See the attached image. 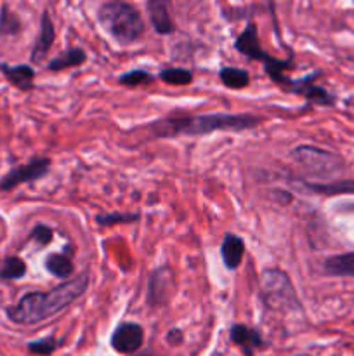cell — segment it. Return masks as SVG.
I'll list each match as a JSON object with an SVG mask.
<instances>
[{"label": "cell", "mask_w": 354, "mask_h": 356, "mask_svg": "<svg viewBox=\"0 0 354 356\" xmlns=\"http://www.w3.org/2000/svg\"><path fill=\"white\" fill-rule=\"evenodd\" d=\"M89 287V275L69 278L65 284L47 292H31L23 296L19 302L7 308V316L17 325H35L65 312L68 306L85 294Z\"/></svg>", "instance_id": "obj_1"}, {"label": "cell", "mask_w": 354, "mask_h": 356, "mask_svg": "<svg viewBox=\"0 0 354 356\" xmlns=\"http://www.w3.org/2000/svg\"><path fill=\"white\" fill-rule=\"evenodd\" d=\"M260 118L252 113H174L149 125L153 136L160 139L177 136H207L212 132H242L255 129Z\"/></svg>", "instance_id": "obj_2"}, {"label": "cell", "mask_w": 354, "mask_h": 356, "mask_svg": "<svg viewBox=\"0 0 354 356\" xmlns=\"http://www.w3.org/2000/svg\"><path fill=\"white\" fill-rule=\"evenodd\" d=\"M101 26L113 40L121 45H130L144 37L146 24L141 13L124 0H111L97 10Z\"/></svg>", "instance_id": "obj_3"}, {"label": "cell", "mask_w": 354, "mask_h": 356, "mask_svg": "<svg viewBox=\"0 0 354 356\" xmlns=\"http://www.w3.org/2000/svg\"><path fill=\"white\" fill-rule=\"evenodd\" d=\"M260 299L274 312H294L301 308L290 277L274 268L264 270L260 275Z\"/></svg>", "instance_id": "obj_4"}, {"label": "cell", "mask_w": 354, "mask_h": 356, "mask_svg": "<svg viewBox=\"0 0 354 356\" xmlns=\"http://www.w3.org/2000/svg\"><path fill=\"white\" fill-rule=\"evenodd\" d=\"M292 159L304 167L309 174L319 177H328L333 174L340 172L344 169V162L339 155L326 149L318 148V146L302 145L292 152Z\"/></svg>", "instance_id": "obj_5"}, {"label": "cell", "mask_w": 354, "mask_h": 356, "mask_svg": "<svg viewBox=\"0 0 354 356\" xmlns=\"http://www.w3.org/2000/svg\"><path fill=\"white\" fill-rule=\"evenodd\" d=\"M49 170H51V160L45 159V156L33 159L28 163H24V165L16 167L10 172H7L2 177V181H0V190L9 191L12 188L19 186V184L33 183V181H38L44 176H47Z\"/></svg>", "instance_id": "obj_6"}, {"label": "cell", "mask_w": 354, "mask_h": 356, "mask_svg": "<svg viewBox=\"0 0 354 356\" xmlns=\"http://www.w3.org/2000/svg\"><path fill=\"white\" fill-rule=\"evenodd\" d=\"M144 344V329L139 323L124 322L115 329L111 336V346L120 355H134Z\"/></svg>", "instance_id": "obj_7"}, {"label": "cell", "mask_w": 354, "mask_h": 356, "mask_svg": "<svg viewBox=\"0 0 354 356\" xmlns=\"http://www.w3.org/2000/svg\"><path fill=\"white\" fill-rule=\"evenodd\" d=\"M146 9L149 14V23L153 30L158 35H172L176 33L177 26L170 14V0H148Z\"/></svg>", "instance_id": "obj_8"}, {"label": "cell", "mask_w": 354, "mask_h": 356, "mask_svg": "<svg viewBox=\"0 0 354 356\" xmlns=\"http://www.w3.org/2000/svg\"><path fill=\"white\" fill-rule=\"evenodd\" d=\"M235 49L238 52H242L245 58L252 59V61L262 63L264 59L269 56L262 47H260L259 33H257V24L252 23V21H250V23L245 26V30L236 37Z\"/></svg>", "instance_id": "obj_9"}, {"label": "cell", "mask_w": 354, "mask_h": 356, "mask_svg": "<svg viewBox=\"0 0 354 356\" xmlns=\"http://www.w3.org/2000/svg\"><path fill=\"white\" fill-rule=\"evenodd\" d=\"M54 38H56L54 23H52L47 10H44L40 17V31H38L37 42H35L33 45V51H31V61H33L35 65L44 61L45 56H47L49 51H51L52 44H54Z\"/></svg>", "instance_id": "obj_10"}, {"label": "cell", "mask_w": 354, "mask_h": 356, "mask_svg": "<svg viewBox=\"0 0 354 356\" xmlns=\"http://www.w3.org/2000/svg\"><path fill=\"white\" fill-rule=\"evenodd\" d=\"M229 337H231V341L236 346L242 348L243 355L245 356H253V351L264 348V339L262 336H260L259 330L243 325V323L233 325Z\"/></svg>", "instance_id": "obj_11"}, {"label": "cell", "mask_w": 354, "mask_h": 356, "mask_svg": "<svg viewBox=\"0 0 354 356\" xmlns=\"http://www.w3.org/2000/svg\"><path fill=\"white\" fill-rule=\"evenodd\" d=\"M0 73L9 80L10 86L17 87L19 90H31L35 87V70L28 65L10 66L7 63H0Z\"/></svg>", "instance_id": "obj_12"}, {"label": "cell", "mask_w": 354, "mask_h": 356, "mask_svg": "<svg viewBox=\"0 0 354 356\" xmlns=\"http://www.w3.org/2000/svg\"><path fill=\"white\" fill-rule=\"evenodd\" d=\"M221 256L228 270H236L245 256V242L235 233H226L221 243Z\"/></svg>", "instance_id": "obj_13"}, {"label": "cell", "mask_w": 354, "mask_h": 356, "mask_svg": "<svg viewBox=\"0 0 354 356\" xmlns=\"http://www.w3.org/2000/svg\"><path fill=\"white\" fill-rule=\"evenodd\" d=\"M305 188L312 193L326 195V197H337V195H354V179H339L332 183H307L304 181Z\"/></svg>", "instance_id": "obj_14"}, {"label": "cell", "mask_w": 354, "mask_h": 356, "mask_svg": "<svg viewBox=\"0 0 354 356\" xmlns=\"http://www.w3.org/2000/svg\"><path fill=\"white\" fill-rule=\"evenodd\" d=\"M87 61V54L82 47H71L68 51L61 52L56 56L52 61H49L47 70L49 72H62V70L75 68V66H82Z\"/></svg>", "instance_id": "obj_15"}, {"label": "cell", "mask_w": 354, "mask_h": 356, "mask_svg": "<svg viewBox=\"0 0 354 356\" xmlns=\"http://www.w3.org/2000/svg\"><path fill=\"white\" fill-rule=\"evenodd\" d=\"M167 268H160V270L153 271L151 277H149V291H148V301L153 306H162L165 301V292L169 291V282L172 275L165 277Z\"/></svg>", "instance_id": "obj_16"}, {"label": "cell", "mask_w": 354, "mask_h": 356, "mask_svg": "<svg viewBox=\"0 0 354 356\" xmlns=\"http://www.w3.org/2000/svg\"><path fill=\"white\" fill-rule=\"evenodd\" d=\"M323 268H325V273L332 277H354V252L328 257Z\"/></svg>", "instance_id": "obj_17"}, {"label": "cell", "mask_w": 354, "mask_h": 356, "mask_svg": "<svg viewBox=\"0 0 354 356\" xmlns=\"http://www.w3.org/2000/svg\"><path fill=\"white\" fill-rule=\"evenodd\" d=\"M45 268L51 275L61 278V280H69L73 273H75V266H73L71 259L66 254H52L45 261Z\"/></svg>", "instance_id": "obj_18"}, {"label": "cell", "mask_w": 354, "mask_h": 356, "mask_svg": "<svg viewBox=\"0 0 354 356\" xmlns=\"http://www.w3.org/2000/svg\"><path fill=\"white\" fill-rule=\"evenodd\" d=\"M219 79L228 89H245L250 83V75L246 70L236 66H224L219 72Z\"/></svg>", "instance_id": "obj_19"}, {"label": "cell", "mask_w": 354, "mask_h": 356, "mask_svg": "<svg viewBox=\"0 0 354 356\" xmlns=\"http://www.w3.org/2000/svg\"><path fill=\"white\" fill-rule=\"evenodd\" d=\"M26 275V263L21 257H7L0 268V280H19Z\"/></svg>", "instance_id": "obj_20"}, {"label": "cell", "mask_w": 354, "mask_h": 356, "mask_svg": "<svg viewBox=\"0 0 354 356\" xmlns=\"http://www.w3.org/2000/svg\"><path fill=\"white\" fill-rule=\"evenodd\" d=\"M21 31V21L7 6L0 9V35L2 37H14Z\"/></svg>", "instance_id": "obj_21"}, {"label": "cell", "mask_w": 354, "mask_h": 356, "mask_svg": "<svg viewBox=\"0 0 354 356\" xmlns=\"http://www.w3.org/2000/svg\"><path fill=\"white\" fill-rule=\"evenodd\" d=\"M158 79L169 86H189L193 82V73L184 68H165L158 73Z\"/></svg>", "instance_id": "obj_22"}, {"label": "cell", "mask_w": 354, "mask_h": 356, "mask_svg": "<svg viewBox=\"0 0 354 356\" xmlns=\"http://www.w3.org/2000/svg\"><path fill=\"white\" fill-rule=\"evenodd\" d=\"M141 218L139 214H125V212H117V214H99L96 216V222L99 226H115V225H130Z\"/></svg>", "instance_id": "obj_23"}, {"label": "cell", "mask_w": 354, "mask_h": 356, "mask_svg": "<svg viewBox=\"0 0 354 356\" xmlns=\"http://www.w3.org/2000/svg\"><path fill=\"white\" fill-rule=\"evenodd\" d=\"M61 344H62V341L54 339V337H45V339L31 341V343H28V350H30V353H33V355L49 356V355L54 353V351L58 350Z\"/></svg>", "instance_id": "obj_24"}, {"label": "cell", "mask_w": 354, "mask_h": 356, "mask_svg": "<svg viewBox=\"0 0 354 356\" xmlns=\"http://www.w3.org/2000/svg\"><path fill=\"white\" fill-rule=\"evenodd\" d=\"M120 83L121 86H128V87H135V86H142V83H149L153 80V75L146 70H130V72L124 73L120 75Z\"/></svg>", "instance_id": "obj_25"}, {"label": "cell", "mask_w": 354, "mask_h": 356, "mask_svg": "<svg viewBox=\"0 0 354 356\" xmlns=\"http://www.w3.org/2000/svg\"><path fill=\"white\" fill-rule=\"evenodd\" d=\"M52 236H54V233H52V229L49 226L37 225L33 228V232H31L30 240L37 242L38 247H45L52 242Z\"/></svg>", "instance_id": "obj_26"}, {"label": "cell", "mask_w": 354, "mask_h": 356, "mask_svg": "<svg viewBox=\"0 0 354 356\" xmlns=\"http://www.w3.org/2000/svg\"><path fill=\"white\" fill-rule=\"evenodd\" d=\"M165 339H167V343L170 344V346H180V344L184 343L183 330H179V329L169 330V334H167Z\"/></svg>", "instance_id": "obj_27"}, {"label": "cell", "mask_w": 354, "mask_h": 356, "mask_svg": "<svg viewBox=\"0 0 354 356\" xmlns=\"http://www.w3.org/2000/svg\"><path fill=\"white\" fill-rule=\"evenodd\" d=\"M130 356H155V355L149 353V351H144V353H134V355H130Z\"/></svg>", "instance_id": "obj_28"}]
</instances>
